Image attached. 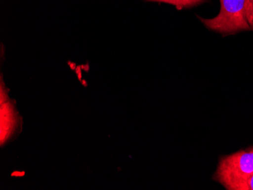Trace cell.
I'll return each instance as SVG.
<instances>
[{
  "label": "cell",
  "instance_id": "obj_5",
  "mask_svg": "<svg viewBox=\"0 0 253 190\" xmlns=\"http://www.w3.org/2000/svg\"><path fill=\"white\" fill-rule=\"evenodd\" d=\"M236 190H253V175H252L244 184L239 186Z\"/></svg>",
  "mask_w": 253,
  "mask_h": 190
},
{
  "label": "cell",
  "instance_id": "obj_3",
  "mask_svg": "<svg viewBox=\"0 0 253 190\" xmlns=\"http://www.w3.org/2000/svg\"><path fill=\"white\" fill-rule=\"evenodd\" d=\"M149 2H163L174 5L178 9L191 8L198 5H203L210 0H146Z\"/></svg>",
  "mask_w": 253,
  "mask_h": 190
},
{
  "label": "cell",
  "instance_id": "obj_4",
  "mask_svg": "<svg viewBox=\"0 0 253 190\" xmlns=\"http://www.w3.org/2000/svg\"><path fill=\"white\" fill-rule=\"evenodd\" d=\"M245 9L247 21L250 29L253 31V0H246Z\"/></svg>",
  "mask_w": 253,
  "mask_h": 190
},
{
  "label": "cell",
  "instance_id": "obj_1",
  "mask_svg": "<svg viewBox=\"0 0 253 190\" xmlns=\"http://www.w3.org/2000/svg\"><path fill=\"white\" fill-rule=\"evenodd\" d=\"M252 175L253 147L221 157L212 179L226 190H236Z\"/></svg>",
  "mask_w": 253,
  "mask_h": 190
},
{
  "label": "cell",
  "instance_id": "obj_2",
  "mask_svg": "<svg viewBox=\"0 0 253 190\" xmlns=\"http://www.w3.org/2000/svg\"><path fill=\"white\" fill-rule=\"evenodd\" d=\"M245 2L246 0H220L221 10L217 16L198 18L207 29L224 37L251 31L246 16Z\"/></svg>",
  "mask_w": 253,
  "mask_h": 190
}]
</instances>
